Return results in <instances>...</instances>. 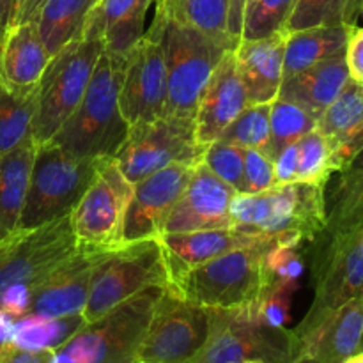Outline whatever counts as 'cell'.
<instances>
[{"instance_id": "6da1fadb", "label": "cell", "mask_w": 363, "mask_h": 363, "mask_svg": "<svg viewBox=\"0 0 363 363\" xmlns=\"http://www.w3.org/2000/svg\"><path fill=\"white\" fill-rule=\"evenodd\" d=\"M77 248L71 215L0 241V311L27 315L32 293Z\"/></svg>"}, {"instance_id": "7a4b0ae2", "label": "cell", "mask_w": 363, "mask_h": 363, "mask_svg": "<svg viewBox=\"0 0 363 363\" xmlns=\"http://www.w3.org/2000/svg\"><path fill=\"white\" fill-rule=\"evenodd\" d=\"M123 71L124 66L103 52L84 99L50 144L82 158H116L130 131L119 106Z\"/></svg>"}, {"instance_id": "3957f363", "label": "cell", "mask_w": 363, "mask_h": 363, "mask_svg": "<svg viewBox=\"0 0 363 363\" xmlns=\"http://www.w3.org/2000/svg\"><path fill=\"white\" fill-rule=\"evenodd\" d=\"M229 213L234 227L248 233L298 234L303 241H315L326 227L328 204L323 184L286 183L259 194L238 191Z\"/></svg>"}, {"instance_id": "277c9868", "label": "cell", "mask_w": 363, "mask_h": 363, "mask_svg": "<svg viewBox=\"0 0 363 363\" xmlns=\"http://www.w3.org/2000/svg\"><path fill=\"white\" fill-rule=\"evenodd\" d=\"M163 289L162 286L147 287L98 321L85 323L80 332L53 351L52 363H137Z\"/></svg>"}, {"instance_id": "5b68a950", "label": "cell", "mask_w": 363, "mask_h": 363, "mask_svg": "<svg viewBox=\"0 0 363 363\" xmlns=\"http://www.w3.org/2000/svg\"><path fill=\"white\" fill-rule=\"evenodd\" d=\"M103 158H82L57 145H38L18 230H30L71 215L96 179Z\"/></svg>"}, {"instance_id": "8992f818", "label": "cell", "mask_w": 363, "mask_h": 363, "mask_svg": "<svg viewBox=\"0 0 363 363\" xmlns=\"http://www.w3.org/2000/svg\"><path fill=\"white\" fill-rule=\"evenodd\" d=\"M101 53V39L78 38L50 59L35 92L32 121L35 145L46 144L77 110Z\"/></svg>"}, {"instance_id": "52a82bcc", "label": "cell", "mask_w": 363, "mask_h": 363, "mask_svg": "<svg viewBox=\"0 0 363 363\" xmlns=\"http://www.w3.org/2000/svg\"><path fill=\"white\" fill-rule=\"evenodd\" d=\"M273 247L279 245L227 252L195 266L169 289L204 308L252 307L266 287L262 255Z\"/></svg>"}, {"instance_id": "ba28073f", "label": "cell", "mask_w": 363, "mask_h": 363, "mask_svg": "<svg viewBox=\"0 0 363 363\" xmlns=\"http://www.w3.org/2000/svg\"><path fill=\"white\" fill-rule=\"evenodd\" d=\"M151 286L169 287V272L158 238L126 243L98 262L91 277L85 323H94Z\"/></svg>"}, {"instance_id": "9c48e42d", "label": "cell", "mask_w": 363, "mask_h": 363, "mask_svg": "<svg viewBox=\"0 0 363 363\" xmlns=\"http://www.w3.org/2000/svg\"><path fill=\"white\" fill-rule=\"evenodd\" d=\"M209 333L188 363H289L293 332L266 325L250 308H208Z\"/></svg>"}, {"instance_id": "30bf717a", "label": "cell", "mask_w": 363, "mask_h": 363, "mask_svg": "<svg viewBox=\"0 0 363 363\" xmlns=\"http://www.w3.org/2000/svg\"><path fill=\"white\" fill-rule=\"evenodd\" d=\"M312 264L314 301L293 332L300 339L328 314L363 294V225L351 230L318 236Z\"/></svg>"}, {"instance_id": "8fae6325", "label": "cell", "mask_w": 363, "mask_h": 363, "mask_svg": "<svg viewBox=\"0 0 363 363\" xmlns=\"http://www.w3.org/2000/svg\"><path fill=\"white\" fill-rule=\"evenodd\" d=\"M163 48L167 62L165 116L195 119L199 99L213 71L233 50L181 21H165Z\"/></svg>"}, {"instance_id": "7c38bea8", "label": "cell", "mask_w": 363, "mask_h": 363, "mask_svg": "<svg viewBox=\"0 0 363 363\" xmlns=\"http://www.w3.org/2000/svg\"><path fill=\"white\" fill-rule=\"evenodd\" d=\"M204 147L195 138L194 119L163 116L151 123L130 126L128 137L116 155V163L131 184L149 174L172 165L202 163Z\"/></svg>"}, {"instance_id": "4fadbf2b", "label": "cell", "mask_w": 363, "mask_h": 363, "mask_svg": "<svg viewBox=\"0 0 363 363\" xmlns=\"http://www.w3.org/2000/svg\"><path fill=\"white\" fill-rule=\"evenodd\" d=\"M133 184L113 158H103L96 179L71 213V225L80 247L112 252L123 247V230Z\"/></svg>"}, {"instance_id": "5bb4252c", "label": "cell", "mask_w": 363, "mask_h": 363, "mask_svg": "<svg viewBox=\"0 0 363 363\" xmlns=\"http://www.w3.org/2000/svg\"><path fill=\"white\" fill-rule=\"evenodd\" d=\"M209 333L208 308L165 287L151 315L137 363H188Z\"/></svg>"}, {"instance_id": "9a60e30c", "label": "cell", "mask_w": 363, "mask_h": 363, "mask_svg": "<svg viewBox=\"0 0 363 363\" xmlns=\"http://www.w3.org/2000/svg\"><path fill=\"white\" fill-rule=\"evenodd\" d=\"M165 23L152 20L124 64L119 106L130 126L165 116L167 62L163 48Z\"/></svg>"}, {"instance_id": "2e32d148", "label": "cell", "mask_w": 363, "mask_h": 363, "mask_svg": "<svg viewBox=\"0 0 363 363\" xmlns=\"http://www.w3.org/2000/svg\"><path fill=\"white\" fill-rule=\"evenodd\" d=\"M169 272V287H174L195 266L204 264L218 255L240 248L264 247V245H289L300 247L303 238L298 234L268 236L261 233H248L238 227L227 229L194 230V233L162 234L158 238Z\"/></svg>"}, {"instance_id": "e0dca14e", "label": "cell", "mask_w": 363, "mask_h": 363, "mask_svg": "<svg viewBox=\"0 0 363 363\" xmlns=\"http://www.w3.org/2000/svg\"><path fill=\"white\" fill-rule=\"evenodd\" d=\"M195 167L172 163L133 184V197L124 220V245L162 236L167 218L186 190Z\"/></svg>"}, {"instance_id": "ac0fdd59", "label": "cell", "mask_w": 363, "mask_h": 363, "mask_svg": "<svg viewBox=\"0 0 363 363\" xmlns=\"http://www.w3.org/2000/svg\"><path fill=\"white\" fill-rule=\"evenodd\" d=\"M110 252L80 247L60 262L32 293L27 315L66 318L82 314L89 298L91 277L98 262Z\"/></svg>"}, {"instance_id": "d6986e66", "label": "cell", "mask_w": 363, "mask_h": 363, "mask_svg": "<svg viewBox=\"0 0 363 363\" xmlns=\"http://www.w3.org/2000/svg\"><path fill=\"white\" fill-rule=\"evenodd\" d=\"M363 351V294L294 340L289 363H344Z\"/></svg>"}, {"instance_id": "ffe728a7", "label": "cell", "mask_w": 363, "mask_h": 363, "mask_svg": "<svg viewBox=\"0 0 363 363\" xmlns=\"http://www.w3.org/2000/svg\"><path fill=\"white\" fill-rule=\"evenodd\" d=\"M236 194L230 184L218 179L204 163H199L186 190L167 218L163 234L234 227L229 206Z\"/></svg>"}, {"instance_id": "44dd1931", "label": "cell", "mask_w": 363, "mask_h": 363, "mask_svg": "<svg viewBox=\"0 0 363 363\" xmlns=\"http://www.w3.org/2000/svg\"><path fill=\"white\" fill-rule=\"evenodd\" d=\"M247 106V91L238 71L236 57L234 52H227L213 71L195 110L197 144L206 149L218 140Z\"/></svg>"}, {"instance_id": "7402d4cb", "label": "cell", "mask_w": 363, "mask_h": 363, "mask_svg": "<svg viewBox=\"0 0 363 363\" xmlns=\"http://www.w3.org/2000/svg\"><path fill=\"white\" fill-rule=\"evenodd\" d=\"M286 32L261 39H243L234 50L248 105H269L279 98L284 78Z\"/></svg>"}, {"instance_id": "603a6c76", "label": "cell", "mask_w": 363, "mask_h": 363, "mask_svg": "<svg viewBox=\"0 0 363 363\" xmlns=\"http://www.w3.org/2000/svg\"><path fill=\"white\" fill-rule=\"evenodd\" d=\"M50 59L35 21L16 23L0 48V84L16 94L35 92Z\"/></svg>"}, {"instance_id": "cb8c5ba5", "label": "cell", "mask_w": 363, "mask_h": 363, "mask_svg": "<svg viewBox=\"0 0 363 363\" xmlns=\"http://www.w3.org/2000/svg\"><path fill=\"white\" fill-rule=\"evenodd\" d=\"M318 128L332 147L337 172L363 145V85L350 80L335 101L321 113Z\"/></svg>"}, {"instance_id": "d4e9b609", "label": "cell", "mask_w": 363, "mask_h": 363, "mask_svg": "<svg viewBox=\"0 0 363 363\" xmlns=\"http://www.w3.org/2000/svg\"><path fill=\"white\" fill-rule=\"evenodd\" d=\"M350 80L346 55L339 53L282 80L279 98L303 106L319 119Z\"/></svg>"}, {"instance_id": "484cf974", "label": "cell", "mask_w": 363, "mask_h": 363, "mask_svg": "<svg viewBox=\"0 0 363 363\" xmlns=\"http://www.w3.org/2000/svg\"><path fill=\"white\" fill-rule=\"evenodd\" d=\"M35 151L38 145L30 137L0 156V241L18 230Z\"/></svg>"}, {"instance_id": "4316f807", "label": "cell", "mask_w": 363, "mask_h": 363, "mask_svg": "<svg viewBox=\"0 0 363 363\" xmlns=\"http://www.w3.org/2000/svg\"><path fill=\"white\" fill-rule=\"evenodd\" d=\"M351 28L347 25L337 27H312L286 34L284 48V78L308 69L318 62L346 52Z\"/></svg>"}, {"instance_id": "83f0119b", "label": "cell", "mask_w": 363, "mask_h": 363, "mask_svg": "<svg viewBox=\"0 0 363 363\" xmlns=\"http://www.w3.org/2000/svg\"><path fill=\"white\" fill-rule=\"evenodd\" d=\"M96 2L98 0H45L34 21L50 57L82 38Z\"/></svg>"}, {"instance_id": "f1b7e54d", "label": "cell", "mask_w": 363, "mask_h": 363, "mask_svg": "<svg viewBox=\"0 0 363 363\" xmlns=\"http://www.w3.org/2000/svg\"><path fill=\"white\" fill-rule=\"evenodd\" d=\"M85 326L82 314L66 318L23 315L16 318L11 333V344L30 351H55Z\"/></svg>"}, {"instance_id": "f546056e", "label": "cell", "mask_w": 363, "mask_h": 363, "mask_svg": "<svg viewBox=\"0 0 363 363\" xmlns=\"http://www.w3.org/2000/svg\"><path fill=\"white\" fill-rule=\"evenodd\" d=\"M362 0H296L282 30L286 34L312 27H354Z\"/></svg>"}, {"instance_id": "4dcf8cb0", "label": "cell", "mask_w": 363, "mask_h": 363, "mask_svg": "<svg viewBox=\"0 0 363 363\" xmlns=\"http://www.w3.org/2000/svg\"><path fill=\"white\" fill-rule=\"evenodd\" d=\"M35 92L16 94L0 84V156L32 137Z\"/></svg>"}, {"instance_id": "1f68e13d", "label": "cell", "mask_w": 363, "mask_h": 363, "mask_svg": "<svg viewBox=\"0 0 363 363\" xmlns=\"http://www.w3.org/2000/svg\"><path fill=\"white\" fill-rule=\"evenodd\" d=\"M269 126H272V138L264 152L273 160L284 147L298 142L308 131L315 130L318 117L296 103L277 98L269 105Z\"/></svg>"}, {"instance_id": "d6a6232c", "label": "cell", "mask_w": 363, "mask_h": 363, "mask_svg": "<svg viewBox=\"0 0 363 363\" xmlns=\"http://www.w3.org/2000/svg\"><path fill=\"white\" fill-rule=\"evenodd\" d=\"M298 147V167L294 183L323 184L330 181L333 172H337L335 160L332 147L325 135L315 128L296 142Z\"/></svg>"}, {"instance_id": "836d02e7", "label": "cell", "mask_w": 363, "mask_h": 363, "mask_svg": "<svg viewBox=\"0 0 363 363\" xmlns=\"http://www.w3.org/2000/svg\"><path fill=\"white\" fill-rule=\"evenodd\" d=\"M358 225H363V174L337 184L328 206L326 227L319 236H332Z\"/></svg>"}, {"instance_id": "e575fe53", "label": "cell", "mask_w": 363, "mask_h": 363, "mask_svg": "<svg viewBox=\"0 0 363 363\" xmlns=\"http://www.w3.org/2000/svg\"><path fill=\"white\" fill-rule=\"evenodd\" d=\"M229 6L230 0H186L183 13V23L191 25L208 35L213 41L225 48L236 50V45L229 35Z\"/></svg>"}, {"instance_id": "d590c367", "label": "cell", "mask_w": 363, "mask_h": 363, "mask_svg": "<svg viewBox=\"0 0 363 363\" xmlns=\"http://www.w3.org/2000/svg\"><path fill=\"white\" fill-rule=\"evenodd\" d=\"M269 105H248L223 131L218 140L243 149L266 151V147L269 145V138H272Z\"/></svg>"}, {"instance_id": "8d00e7d4", "label": "cell", "mask_w": 363, "mask_h": 363, "mask_svg": "<svg viewBox=\"0 0 363 363\" xmlns=\"http://www.w3.org/2000/svg\"><path fill=\"white\" fill-rule=\"evenodd\" d=\"M296 0H254L247 7L243 21V39H261L282 30Z\"/></svg>"}, {"instance_id": "74e56055", "label": "cell", "mask_w": 363, "mask_h": 363, "mask_svg": "<svg viewBox=\"0 0 363 363\" xmlns=\"http://www.w3.org/2000/svg\"><path fill=\"white\" fill-rule=\"evenodd\" d=\"M152 0H98L85 21L82 38H96L103 41V34L113 23L137 13H147Z\"/></svg>"}, {"instance_id": "f35d334b", "label": "cell", "mask_w": 363, "mask_h": 363, "mask_svg": "<svg viewBox=\"0 0 363 363\" xmlns=\"http://www.w3.org/2000/svg\"><path fill=\"white\" fill-rule=\"evenodd\" d=\"M202 163L215 174L223 183L230 184L236 191L241 190L243 184V165L245 149L227 142L216 140L204 149Z\"/></svg>"}, {"instance_id": "ab89813d", "label": "cell", "mask_w": 363, "mask_h": 363, "mask_svg": "<svg viewBox=\"0 0 363 363\" xmlns=\"http://www.w3.org/2000/svg\"><path fill=\"white\" fill-rule=\"evenodd\" d=\"M300 284H273L264 287L259 300L250 308L266 325L286 328L291 315V303Z\"/></svg>"}, {"instance_id": "60d3db41", "label": "cell", "mask_w": 363, "mask_h": 363, "mask_svg": "<svg viewBox=\"0 0 363 363\" xmlns=\"http://www.w3.org/2000/svg\"><path fill=\"white\" fill-rule=\"evenodd\" d=\"M262 268H264L266 287L273 284H300L305 262L298 247L279 245L269 248L262 255Z\"/></svg>"}, {"instance_id": "b9f144b4", "label": "cell", "mask_w": 363, "mask_h": 363, "mask_svg": "<svg viewBox=\"0 0 363 363\" xmlns=\"http://www.w3.org/2000/svg\"><path fill=\"white\" fill-rule=\"evenodd\" d=\"M275 184L273 160L261 149H245L243 184L240 194H259Z\"/></svg>"}, {"instance_id": "7bdbcfd3", "label": "cell", "mask_w": 363, "mask_h": 363, "mask_svg": "<svg viewBox=\"0 0 363 363\" xmlns=\"http://www.w3.org/2000/svg\"><path fill=\"white\" fill-rule=\"evenodd\" d=\"M344 55H346L351 80L357 82V84H363V27L354 25L351 28Z\"/></svg>"}, {"instance_id": "ee69618b", "label": "cell", "mask_w": 363, "mask_h": 363, "mask_svg": "<svg viewBox=\"0 0 363 363\" xmlns=\"http://www.w3.org/2000/svg\"><path fill=\"white\" fill-rule=\"evenodd\" d=\"M273 167H275V183L286 184L294 183L298 167V147L296 142L287 147H284L279 155L273 158Z\"/></svg>"}, {"instance_id": "f6af8a7d", "label": "cell", "mask_w": 363, "mask_h": 363, "mask_svg": "<svg viewBox=\"0 0 363 363\" xmlns=\"http://www.w3.org/2000/svg\"><path fill=\"white\" fill-rule=\"evenodd\" d=\"M53 351H30L14 344H4L0 350V363H52Z\"/></svg>"}, {"instance_id": "bcb514c9", "label": "cell", "mask_w": 363, "mask_h": 363, "mask_svg": "<svg viewBox=\"0 0 363 363\" xmlns=\"http://www.w3.org/2000/svg\"><path fill=\"white\" fill-rule=\"evenodd\" d=\"M247 4L248 0H230L229 6V35L234 41V45H240L241 41V32H243V21L245 13H247Z\"/></svg>"}, {"instance_id": "7dc6e473", "label": "cell", "mask_w": 363, "mask_h": 363, "mask_svg": "<svg viewBox=\"0 0 363 363\" xmlns=\"http://www.w3.org/2000/svg\"><path fill=\"white\" fill-rule=\"evenodd\" d=\"M156 2V21H181L183 23V13L186 0H155Z\"/></svg>"}, {"instance_id": "c3c4849f", "label": "cell", "mask_w": 363, "mask_h": 363, "mask_svg": "<svg viewBox=\"0 0 363 363\" xmlns=\"http://www.w3.org/2000/svg\"><path fill=\"white\" fill-rule=\"evenodd\" d=\"M18 18V0H0V48Z\"/></svg>"}, {"instance_id": "681fc988", "label": "cell", "mask_w": 363, "mask_h": 363, "mask_svg": "<svg viewBox=\"0 0 363 363\" xmlns=\"http://www.w3.org/2000/svg\"><path fill=\"white\" fill-rule=\"evenodd\" d=\"M362 174H363V145L358 149L357 155L351 158V162L347 163L342 170H340V179L337 184L347 183V181L354 179V177L362 176Z\"/></svg>"}, {"instance_id": "f907efd6", "label": "cell", "mask_w": 363, "mask_h": 363, "mask_svg": "<svg viewBox=\"0 0 363 363\" xmlns=\"http://www.w3.org/2000/svg\"><path fill=\"white\" fill-rule=\"evenodd\" d=\"M43 4H45V0H25L23 6H21V9H20V13H18L16 23L35 20V16H38V13H39V9H41Z\"/></svg>"}, {"instance_id": "816d5d0a", "label": "cell", "mask_w": 363, "mask_h": 363, "mask_svg": "<svg viewBox=\"0 0 363 363\" xmlns=\"http://www.w3.org/2000/svg\"><path fill=\"white\" fill-rule=\"evenodd\" d=\"M344 363H363V351H360V353H357L354 357H351L350 360H346Z\"/></svg>"}, {"instance_id": "f5cc1de1", "label": "cell", "mask_w": 363, "mask_h": 363, "mask_svg": "<svg viewBox=\"0 0 363 363\" xmlns=\"http://www.w3.org/2000/svg\"><path fill=\"white\" fill-rule=\"evenodd\" d=\"M358 18H362V20H363V0H362V6H360V13H358Z\"/></svg>"}, {"instance_id": "db71d44e", "label": "cell", "mask_w": 363, "mask_h": 363, "mask_svg": "<svg viewBox=\"0 0 363 363\" xmlns=\"http://www.w3.org/2000/svg\"><path fill=\"white\" fill-rule=\"evenodd\" d=\"M23 2H25V0H18V13H20V9H21V6H23Z\"/></svg>"}, {"instance_id": "11a10c76", "label": "cell", "mask_w": 363, "mask_h": 363, "mask_svg": "<svg viewBox=\"0 0 363 363\" xmlns=\"http://www.w3.org/2000/svg\"><path fill=\"white\" fill-rule=\"evenodd\" d=\"M252 2H254V0H248V4H247V7H248V6H250V4H252Z\"/></svg>"}, {"instance_id": "9f6ffc18", "label": "cell", "mask_w": 363, "mask_h": 363, "mask_svg": "<svg viewBox=\"0 0 363 363\" xmlns=\"http://www.w3.org/2000/svg\"><path fill=\"white\" fill-rule=\"evenodd\" d=\"M243 363H261V362H243Z\"/></svg>"}, {"instance_id": "6f0895ef", "label": "cell", "mask_w": 363, "mask_h": 363, "mask_svg": "<svg viewBox=\"0 0 363 363\" xmlns=\"http://www.w3.org/2000/svg\"><path fill=\"white\" fill-rule=\"evenodd\" d=\"M2 346H4V344H2V342H0V350H2Z\"/></svg>"}, {"instance_id": "680465c9", "label": "cell", "mask_w": 363, "mask_h": 363, "mask_svg": "<svg viewBox=\"0 0 363 363\" xmlns=\"http://www.w3.org/2000/svg\"><path fill=\"white\" fill-rule=\"evenodd\" d=\"M362 85H363V84H362Z\"/></svg>"}]
</instances>
